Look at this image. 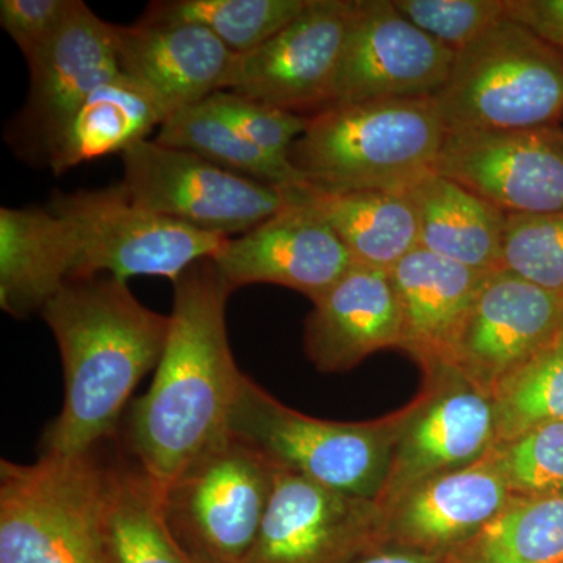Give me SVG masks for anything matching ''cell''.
Wrapping results in <instances>:
<instances>
[{
	"instance_id": "3",
	"label": "cell",
	"mask_w": 563,
	"mask_h": 563,
	"mask_svg": "<svg viewBox=\"0 0 563 563\" xmlns=\"http://www.w3.org/2000/svg\"><path fill=\"white\" fill-rule=\"evenodd\" d=\"M446 135L433 96L332 106L309 117L288 158L318 190L409 192L435 173Z\"/></svg>"
},
{
	"instance_id": "4",
	"label": "cell",
	"mask_w": 563,
	"mask_h": 563,
	"mask_svg": "<svg viewBox=\"0 0 563 563\" xmlns=\"http://www.w3.org/2000/svg\"><path fill=\"white\" fill-rule=\"evenodd\" d=\"M433 98L448 133L555 128L563 120V52L506 18L455 54Z\"/></svg>"
},
{
	"instance_id": "22",
	"label": "cell",
	"mask_w": 563,
	"mask_h": 563,
	"mask_svg": "<svg viewBox=\"0 0 563 563\" xmlns=\"http://www.w3.org/2000/svg\"><path fill=\"white\" fill-rule=\"evenodd\" d=\"M79 252L68 222L49 207L0 209V307L25 318L76 274Z\"/></svg>"
},
{
	"instance_id": "32",
	"label": "cell",
	"mask_w": 563,
	"mask_h": 563,
	"mask_svg": "<svg viewBox=\"0 0 563 563\" xmlns=\"http://www.w3.org/2000/svg\"><path fill=\"white\" fill-rule=\"evenodd\" d=\"M490 455L512 496L563 495V421L496 444Z\"/></svg>"
},
{
	"instance_id": "6",
	"label": "cell",
	"mask_w": 563,
	"mask_h": 563,
	"mask_svg": "<svg viewBox=\"0 0 563 563\" xmlns=\"http://www.w3.org/2000/svg\"><path fill=\"white\" fill-rule=\"evenodd\" d=\"M402 424L317 420L284 406L244 374L229 432L279 468L329 490L376 501Z\"/></svg>"
},
{
	"instance_id": "13",
	"label": "cell",
	"mask_w": 563,
	"mask_h": 563,
	"mask_svg": "<svg viewBox=\"0 0 563 563\" xmlns=\"http://www.w3.org/2000/svg\"><path fill=\"white\" fill-rule=\"evenodd\" d=\"M454 60L455 52L420 31L393 0H354L332 106L432 98Z\"/></svg>"
},
{
	"instance_id": "7",
	"label": "cell",
	"mask_w": 563,
	"mask_h": 563,
	"mask_svg": "<svg viewBox=\"0 0 563 563\" xmlns=\"http://www.w3.org/2000/svg\"><path fill=\"white\" fill-rule=\"evenodd\" d=\"M276 465L228 432L161 487L163 520L192 563H243L268 509Z\"/></svg>"
},
{
	"instance_id": "34",
	"label": "cell",
	"mask_w": 563,
	"mask_h": 563,
	"mask_svg": "<svg viewBox=\"0 0 563 563\" xmlns=\"http://www.w3.org/2000/svg\"><path fill=\"white\" fill-rule=\"evenodd\" d=\"M206 102L252 143L280 157H288L292 144L306 131L309 121L301 114L274 109L231 91L214 92Z\"/></svg>"
},
{
	"instance_id": "26",
	"label": "cell",
	"mask_w": 563,
	"mask_h": 563,
	"mask_svg": "<svg viewBox=\"0 0 563 563\" xmlns=\"http://www.w3.org/2000/svg\"><path fill=\"white\" fill-rule=\"evenodd\" d=\"M102 563H192L163 520L161 485L135 462L107 473Z\"/></svg>"
},
{
	"instance_id": "23",
	"label": "cell",
	"mask_w": 563,
	"mask_h": 563,
	"mask_svg": "<svg viewBox=\"0 0 563 563\" xmlns=\"http://www.w3.org/2000/svg\"><path fill=\"white\" fill-rule=\"evenodd\" d=\"M282 191L287 202L328 222L358 265L390 272L420 247L417 213L407 192L324 191L307 184Z\"/></svg>"
},
{
	"instance_id": "10",
	"label": "cell",
	"mask_w": 563,
	"mask_h": 563,
	"mask_svg": "<svg viewBox=\"0 0 563 563\" xmlns=\"http://www.w3.org/2000/svg\"><path fill=\"white\" fill-rule=\"evenodd\" d=\"M354 0H309L273 38L239 55L225 91L301 117L329 109Z\"/></svg>"
},
{
	"instance_id": "31",
	"label": "cell",
	"mask_w": 563,
	"mask_h": 563,
	"mask_svg": "<svg viewBox=\"0 0 563 563\" xmlns=\"http://www.w3.org/2000/svg\"><path fill=\"white\" fill-rule=\"evenodd\" d=\"M503 269L563 296V213L507 214Z\"/></svg>"
},
{
	"instance_id": "16",
	"label": "cell",
	"mask_w": 563,
	"mask_h": 563,
	"mask_svg": "<svg viewBox=\"0 0 563 563\" xmlns=\"http://www.w3.org/2000/svg\"><path fill=\"white\" fill-rule=\"evenodd\" d=\"M213 261L232 291L254 284L280 285L312 302L354 263L328 222L290 202L257 228L229 239Z\"/></svg>"
},
{
	"instance_id": "9",
	"label": "cell",
	"mask_w": 563,
	"mask_h": 563,
	"mask_svg": "<svg viewBox=\"0 0 563 563\" xmlns=\"http://www.w3.org/2000/svg\"><path fill=\"white\" fill-rule=\"evenodd\" d=\"M121 157V187L133 201L214 235H243L287 207L279 188L155 140L133 144Z\"/></svg>"
},
{
	"instance_id": "24",
	"label": "cell",
	"mask_w": 563,
	"mask_h": 563,
	"mask_svg": "<svg viewBox=\"0 0 563 563\" xmlns=\"http://www.w3.org/2000/svg\"><path fill=\"white\" fill-rule=\"evenodd\" d=\"M407 195L422 250L481 273L503 269L504 211L437 173Z\"/></svg>"
},
{
	"instance_id": "21",
	"label": "cell",
	"mask_w": 563,
	"mask_h": 563,
	"mask_svg": "<svg viewBox=\"0 0 563 563\" xmlns=\"http://www.w3.org/2000/svg\"><path fill=\"white\" fill-rule=\"evenodd\" d=\"M512 498L488 451L472 465L432 477L404 495L385 512V525L412 551L451 553Z\"/></svg>"
},
{
	"instance_id": "30",
	"label": "cell",
	"mask_w": 563,
	"mask_h": 563,
	"mask_svg": "<svg viewBox=\"0 0 563 563\" xmlns=\"http://www.w3.org/2000/svg\"><path fill=\"white\" fill-rule=\"evenodd\" d=\"M490 399L495 410V446L512 442L540 426L562 422V335L496 385Z\"/></svg>"
},
{
	"instance_id": "19",
	"label": "cell",
	"mask_w": 563,
	"mask_h": 563,
	"mask_svg": "<svg viewBox=\"0 0 563 563\" xmlns=\"http://www.w3.org/2000/svg\"><path fill=\"white\" fill-rule=\"evenodd\" d=\"M313 306L303 343L322 373L347 372L374 352L401 347V306L390 272L352 263Z\"/></svg>"
},
{
	"instance_id": "33",
	"label": "cell",
	"mask_w": 563,
	"mask_h": 563,
	"mask_svg": "<svg viewBox=\"0 0 563 563\" xmlns=\"http://www.w3.org/2000/svg\"><path fill=\"white\" fill-rule=\"evenodd\" d=\"M420 31L462 52L507 18L506 0H393Z\"/></svg>"
},
{
	"instance_id": "28",
	"label": "cell",
	"mask_w": 563,
	"mask_h": 563,
	"mask_svg": "<svg viewBox=\"0 0 563 563\" xmlns=\"http://www.w3.org/2000/svg\"><path fill=\"white\" fill-rule=\"evenodd\" d=\"M155 141L195 152L214 165L240 176L285 188L306 184L290 158L262 150L236 131L206 101L174 111L158 129Z\"/></svg>"
},
{
	"instance_id": "5",
	"label": "cell",
	"mask_w": 563,
	"mask_h": 563,
	"mask_svg": "<svg viewBox=\"0 0 563 563\" xmlns=\"http://www.w3.org/2000/svg\"><path fill=\"white\" fill-rule=\"evenodd\" d=\"M95 451L2 459L0 563H102L109 466Z\"/></svg>"
},
{
	"instance_id": "1",
	"label": "cell",
	"mask_w": 563,
	"mask_h": 563,
	"mask_svg": "<svg viewBox=\"0 0 563 563\" xmlns=\"http://www.w3.org/2000/svg\"><path fill=\"white\" fill-rule=\"evenodd\" d=\"M173 285L165 351L125 424L133 462L161 487L229 432L244 377L225 328L233 291L213 258L192 263Z\"/></svg>"
},
{
	"instance_id": "37",
	"label": "cell",
	"mask_w": 563,
	"mask_h": 563,
	"mask_svg": "<svg viewBox=\"0 0 563 563\" xmlns=\"http://www.w3.org/2000/svg\"><path fill=\"white\" fill-rule=\"evenodd\" d=\"M351 563H442L437 554L420 551H391V553H374L361 555Z\"/></svg>"
},
{
	"instance_id": "20",
	"label": "cell",
	"mask_w": 563,
	"mask_h": 563,
	"mask_svg": "<svg viewBox=\"0 0 563 563\" xmlns=\"http://www.w3.org/2000/svg\"><path fill=\"white\" fill-rule=\"evenodd\" d=\"M487 274L422 247L390 269L401 306V350L432 377L453 368L455 344Z\"/></svg>"
},
{
	"instance_id": "36",
	"label": "cell",
	"mask_w": 563,
	"mask_h": 563,
	"mask_svg": "<svg viewBox=\"0 0 563 563\" xmlns=\"http://www.w3.org/2000/svg\"><path fill=\"white\" fill-rule=\"evenodd\" d=\"M507 18L563 52V0H506Z\"/></svg>"
},
{
	"instance_id": "11",
	"label": "cell",
	"mask_w": 563,
	"mask_h": 563,
	"mask_svg": "<svg viewBox=\"0 0 563 563\" xmlns=\"http://www.w3.org/2000/svg\"><path fill=\"white\" fill-rule=\"evenodd\" d=\"M27 65L29 95L9 140L21 157L49 168L70 118L102 81L120 73L114 24L74 0L60 31Z\"/></svg>"
},
{
	"instance_id": "38",
	"label": "cell",
	"mask_w": 563,
	"mask_h": 563,
	"mask_svg": "<svg viewBox=\"0 0 563 563\" xmlns=\"http://www.w3.org/2000/svg\"><path fill=\"white\" fill-rule=\"evenodd\" d=\"M561 335H562V339H563V328H562V332H561Z\"/></svg>"
},
{
	"instance_id": "35",
	"label": "cell",
	"mask_w": 563,
	"mask_h": 563,
	"mask_svg": "<svg viewBox=\"0 0 563 563\" xmlns=\"http://www.w3.org/2000/svg\"><path fill=\"white\" fill-rule=\"evenodd\" d=\"M74 0H2L0 24L31 60L60 31Z\"/></svg>"
},
{
	"instance_id": "27",
	"label": "cell",
	"mask_w": 563,
	"mask_h": 563,
	"mask_svg": "<svg viewBox=\"0 0 563 563\" xmlns=\"http://www.w3.org/2000/svg\"><path fill=\"white\" fill-rule=\"evenodd\" d=\"M446 563H563V495L514 496Z\"/></svg>"
},
{
	"instance_id": "14",
	"label": "cell",
	"mask_w": 563,
	"mask_h": 563,
	"mask_svg": "<svg viewBox=\"0 0 563 563\" xmlns=\"http://www.w3.org/2000/svg\"><path fill=\"white\" fill-rule=\"evenodd\" d=\"M383 507L276 466L268 509L243 563H351L383 532Z\"/></svg>"
},
{
	"instance_id": "25",
	"label": "cell",
	"mask_w": 563,
	"mask_h": 563,
	"mask_svg": "<svg viewBox=\"0 0 563 563\" xmlns=\"http://www.w3.org/2000/svg\"><path fill=\"white\" fill-rule=\"evenodd\" d=\"M166 118L150 92L118 73L102 81L70 118L49 169L63 174L81 163L122 154L161 129Z\"/></svg>"
},
{
	"instance_id": "15",
	"label": "cell",
	"mask_w": 563,
	"mask_h": 563,
	"mask_svg": "<svg viewBox=\"0 0 563 563\" xmlns=\"http://www.w3.org/2000/svg\"><path fill=\"white\" fill-rule=\"evenodd\" d=\"M563 296L499 269L485 276L451 372L490 398L496 385L561 335Z\"/></svg>"
},
{
	"instance_id": "2",
	"label": "cell",
	"mask_w": 563,
	"mask_h": 563,
	"mask_svg": "<svg viewBox=\"0 0 563 563\" xmlns=\"http://www.w3.org/2000/svg\"><path fill=\"white\" fill-rule=\"evenodd\" d=\"M41 314L65 376V401L44 432L43 454L90 453L117 433L140 380L157 368L172 320L110 274L66 282Z\"/></svg>"
},
{
	"instance_id": "29",
	"label": "cell",
	"mask_w": 563,
	"mask_h": 563,
	"mask_svg": "<svg viewBox=\"0 0 563 563\" xmlns=\"http://www.w3.org/2000/svg\"><path fill=\"white\" fill-rule=\"evenodd\" d=\"M309 0H157L139 21L207 29L236 55L250 54L295 20Z\"/></svg>"
},
{
	"instance_id": "12",
	"label": "cell",
	"mask_w": 563,
	"mask_h": 563,
	"mask_svg": "<svg viewBox=\"0 0 563 563\" xmlns=\"http://www.w3.org/2000/svg\"><path fill=\"white\" fill-rule=\"evenodd\" d=\"M435 173L506 214L563 213V128L448 133Z\"/></svg>"
},
{
	"instance_id": "8",
	"label": "cell",
	"mask_w": 563,
	"mask_h": 563,
	"mask_svg": "<svg viewBox=\"0 0 563 563\" xmlns=\"http://www.w3.org/2000/svg\"><path fill=\"white\" fill-rule=\"evenodd\" d=\"M47 207L74 233L79 262L73 279L110 274L121 280L161 276L174 282L192 263L217 257L229 240L140 206L121 184L57 191Z\"/></svg>"
},
{
	"instance_id": "18",
	"label": "cell",
	"mask_w": 563,
	"mask_h": 563,
	"mask_svg": "<svg viewBox=\"0 0 563 563\" xmlns=\"http://www.w3.org/2000/svg\"><path fill=\"white\" fill-rule=\"evenodd\" d=\"M495 443L492 399L470 384L444 391L404 422L376 503L385 514L426 481L479 461Z\"/></svg>"
},
{
	"instance_id": "17",
	"label": "cell",
	"mask_w": 563,
	"mask_h": 563,
	"mask_svg": "<svg viewBox=\"0 0 563 563\" xmlns=\"http://www.w3.org/2000/svg\"><path fill=\"white\" fill-rule=\"evenodd\" d=\"M118 70L174 111L225 91L239 55L192 24H114Z\"/></svg>"
}]
</instances>
